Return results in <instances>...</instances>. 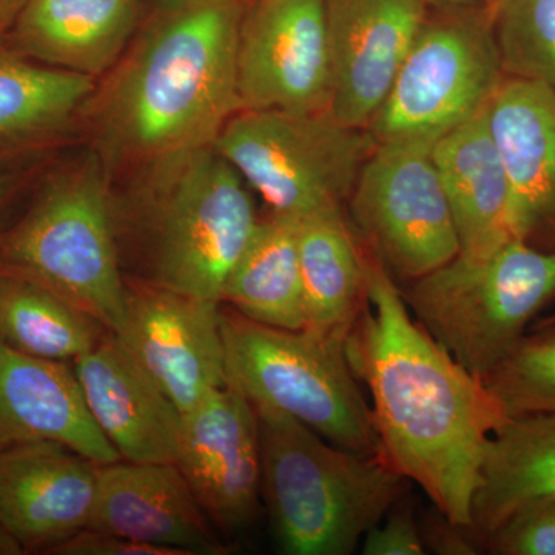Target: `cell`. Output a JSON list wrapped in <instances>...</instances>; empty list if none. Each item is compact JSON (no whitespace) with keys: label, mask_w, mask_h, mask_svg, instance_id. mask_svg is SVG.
<instances>
[{"label":"cell","mask_w":555,"mask_h":555,"mask_svg":"<svg viewBox=\"0 0 555 555\" xmlns=\"http://www.w3.org/2000/svg\"><path fill=\"white\" fill-rule=\"evenodd\" d=\"M364 276L347 353L371 390L382 454L441 516L470 529L486 444L507 415L485 383L415 323L396 280L369 251Z\"/></svg>","instance_id":"obj_1"},{"label":"cell","mask_w":555,"mask_h":555,"mask_svg":"<svg viewBox=\"0 0 555 555\" xmlns=\"http://www.w3.org/2000/svg\"><path fill=\"white\" fill-rule=\"evenodd\" d=\"M251 2L156 0L96 101L108 156L159 175L215 144L241 109L240 35Z\"/></svg>","instance_id":"obj_2"},{"label":"cell","mask_w":555,"mask_h":555,"mask_svg":"<svg viewBox=\"0 0 555 555\" xmlns=\"http://www.w3.org/2000/svg\"><path fill=\"white\" fill-rule=\"evenodd\" d=\"M156 177L126 217L115 214L116 238L137 244L139 278L131 284L221 305L259 222L246 181L214 145Z\"/></svg>","instance_id":"obj_3"},{"label":"cell","mask_w":555,"mask_h":555,"mask_svg":"<svg viewBox=\"0 0 555 555\" xmlns=\"http://www.w3.org/2000/svg\"><path fill=\"white\" fill-rule=\"evenodd\" d=\"M261 496L281 553L349 555L403 495L406 478L383 454H358L292 418L255 409Z\"/></svg>","instance_id":"obj_4"},{"label":"cell","mask_w":555,"mask_h":555,"mask_svg":"<svg viewBox=\"0 0 555 555\" xmlns=\"http://www.w3.org/2000/svg\"><path fill=\"white\" fill-rule=\"evenodd\" d=\"M221 327L229 383L251 406L292 416L347 451L382 454L349 334L266 326L222 305Z\"/></svg>","instance_id":"obj_5"},{"label":"cell","mask_w":555,"mask_h":555,"mask_svg":"<svg viewBox=\"0 0 555 555\" xmlns=\"http://www.w3.org/2000/svg\"><path fill=\"white\" fill-rule=\"evenodd\" d=\"M0 269L68 299L116 334L127 313L115 203L96 163L51 179L0 235Z\"/></svg>","instance_id":"obj_6"},{"label":"cell","mask_w":555,"mask_h":555,"mask_svg":"<svg viewBox=\"0 0 555 555\" xmlns=\"http://www.w3.org/2000/svg\"><path fill=\"white\" fill-rule=\"evenodd\" d=\"M401 295L430 337L485 382L555 298V250L514 238L483 257L459 254Z\"/></svg>","instance_id":"obj_7"},{"label":"cell","mask_w":555,"mask_h":555,"mask_svg":"<svg viewBox=\"0 0 555 555\" xmlns=\"http://www.w3.org/2000/svg\"><path fill=\"white\" fill-rule=\"evenodd\" d=\"M375 145L367 130L343 126L328 113L241 109L214 147L272 215L299 222L345 211Z\"/></svg>","instance_id":"obj_8"},{"label":"cell","mask_w":555,"mask_h":555,"mask_svg":"<svg viewBox=\"0 0 555 555\" xmlns=\"http://www.w3.org/2000/svg\"><path fill=\"white\" fill-rule=\"evenodd\" d=\"M505 79L489 3L430 7L367 131L436 142L485 113Z\"/></svg>","instance_id":"obj_9"},{"label":"cell","mask_w":555,"mask_h":555,"mask_svg":"<svg viewBox=\"0 0 555 555\" xmlns=\"http://www.w3.org/2000/svg\"><path fill=\"white\" fill-rule=\"evenodd\" d=\"M434 142H377L358 175L349 207L369 254L393 280L415 281L460 254Z\"/></svg>","instance_id":"obj_10"},{"label":"cell","mask_w":555,"mask_h":555,"mask_svg":"<svg viewBox=\"0 0 555 555\" xmlns=\"http://www.w3.org/2000/svg\"><path fill=\"white\" fill-rule=\"evenodd\" d=\"M238 96L241 109L328 113L326 0L251 2L240 35Z\"/></svg>","instance_id":"obj_11"},{"label":"cell","mask_w":555,"mask_h":555,"mask_svg":"<svg viewBox=\"0 0 555 555\" xmlns=\"http://www.w3.org/2000/svg\"><path fill=\"white\" fill-rule=\"evenodd\" d=\"M115 335L182 415L229 385L219 302L127 283Z\"/></svg>","instance_id":"obj_12"},{"label":"cell","mask_w":555,"mask_h":555,"mask_svg":"<svg viewBox=\"0 0 555 555\" xmlns=\"http://www.w3.org/2000/svg\"><path fill=\"white\" fill-rule=\"evenodd\" d=\"M177 465L211 524L235 532L254 524L261 502L258 414L235 386L182 415Z\"/></svg>","instance_id":"obj_13"},{"label":"cell","mask_w":555,"mask_h":555,"mask_svg":"<svg viewBox=\"0 0 555 555\" xmlns=\"http://www.w3.org/2000/svg\"><path fill=\"white\" fill-rule=\"evenodd\" d=\"M429 9L425 0H326L332 118L367 130Z\"/></svg>","instance_id":"obj_14"},{"label":"cell","mask_w":555,"mask_h":555,"mask_svg":"<svg viewBox=\"0 0 555 555\" xmlns=\"http://www.w3.org/2000/svg\"><path fill=\"white\" fill-rule=\"evenodd\" d=\"M100 466L56 441L0 448V526L24 554H49L89 528Z\"/></svg>","instance_id":"obj_15"},{"label":"cell","mask_w":555,"mask_h":555,"mask_svg":"<svg viewBox=\"0 0 555 555\" xmlns=\"http://www.w3.org/2000/svg\"><path fill=\"white\" fill-rule=\"evenodd\" d=\"M163 546L177 555L229 550L177 463L119 462L100 466L89 528Z\"/></svg>","instance_id":"obj_16"},{"label":"cell","mask_w":555,"mask_h":555,"mask_svg":"<svg viewBox=\"0 0 555 555\" xmlns=\"http://www.w3.org/2000/svg\"><path fill=\"white\" fill-rule=\"evenodd\" d=\"M73 367L94 422L120 460L177 463L182 414L113 332Z\"/></svg>","instance_id":"obj_17"},{"label":"cell","mask_w":555,"mask_h":555,"mask_svg":"<svg viewBox=\"0 0 555 555\" xmlns=\"http://www.w3.org/2000/svg\"><path fill=\"white\" fill-rule=\"evenodd\" d=\"M489 129L509 177L518 240L555 250V93L506 78L488 107Z\"/></svg>","instance_id":"obj_18"},{"label":"cell","mask_w":555,"mask_h":555,"mask_svg":"<svg viewBox=\"0 0 555 555\" xmlns=\"http://www.w3.org/2000/svg\"><path fill=\"white\" fill-rule=\"evenodd\" d=\"M27 441H56L101 466L120 460L87 406L73 363L0 341V448Z\"/></svg>","instance_id":"obj_19"},{"label":"cell","mask_w":555,"mask_h":555,"mask_svg":"<svg viewBox=\"0 0 555 555\" xmlns=\"http://www.w3.org/2000/svg\"><path fill=\"white\" fill-rule=\"evenodd\" d=\"M460 241V255L483 257L517 238L509 177L489 129L488 109L433 145Z\"/></svg>","instance_id":"obj_20"},{"label":"cell","mask_w":555,"mask_h":555,"mask_svg":"<svg viewBox=\"0 0 555 555\" xmlns=\"http://www.w3.org/2000/svg\"><path fill=\"white\" fill-rule=\"evenodd\" d=\"M138 17L139 0H28L16 38L36 60L94 79L118 64Z\"/></svg>","instance_id":"obj_21"},{"label":"cell","mask_w":555,"mask_h":555,"mask_svg":"<svg viewBox=\"0 0 555 555\" xmlns=\"http://www.w3.org/2000/svg\"><path fill=\"white\" fill-rule=\"evenodd\" d=\"M537 499H555V414L507 416L486 444L470 531L486 539Z\"/></svg>","instance_id":"obj_22"},{"label":"cell","mask_w":555,"mask_h":555,"mask_svg":"<svg viewBox=\"0 0 555 555\" xmlns=\"http://www.w3.org/2000/svg\"><path fill=\"white\" fill-rule=\"evenodd\" d=\"M221 305L266 326L299 331L308 326L298 254V221L270 215L222 287Z\"/></svg>","instance_id":"obj_23"},{"label":"cell","mask_w":555,"mask_h":555,"mask_svg":"<svg viewBox=\"0 0 555 555\" xmlns=\"http://www.w3.org/2000/svg\"><path fill=\"white\" fill-rule=\"evenodd\" d=\"M299 270L308 326L350 334L364 305V250L345 211L298 222Z\"/></svg>","instance_id":"obj_24"},{"label":"cell","mask_w":555,"mask_h":555,"mask_svg":"<svg viewBox=\"0 0 555 555\" xmlns=\"http://www.w3.org/2000/svg\"><path fill=\"white\" fill-rule=\"evenodd\" d=\"M108 334L100 320L50 288L3 273L0 287L3 345L43 360L73 363Z\"/></svg>","instance_id":"obj_25"},{"label":"cell","mask_w":555,"mask_h":555,"mask_svg":"<svg viewBox=\"0 0 555 555\" xmlns=\"http://www.w3.org/2000/svg\"><path fill=\"white\" fill-rule=\"evenodd\" d=\"M94 90L89 76L0 53V147L62 129Z\"/></svg>","instance_id":"obj_26"},{"label":"cell","mask_w":555,"mask_h":555,"mask_svg":"<svg viewBox=\"0 0 555 555\" xmlns=\"http://www.w3.org/2000/svg\"><path fill=\"white\" fill-rule=\"evenodd\" d=\"M489 9L506 78L555 93V0H494Z\"/></svg>","instance_id":"obj_27"},{"label":"cell","mask_w":555,"mask_h":555,"mask_svg":"<svg viewBox=\"0 0 555 555\" xmlns=\"http://www.w3.org/2000/svg\"><path fill=\"white\" fill-rule=\"evenodd\" d=\"M483 383L507 416L555 414V326L528 332Z\"/></svg>","instance_id":"obj_28"},{"label":"cell","mask_w":555,"mask_h":555,"mask_svg":"<svg viewBox=\"0 0 555 555\" xmlns=\"http://www.w3.org/2000/svg\"><path fill=\"white\" fill-rule=\"evenodd\" d=\"M485 540L492 554L555 555V499L518 507Z\"/></svg>","instance_id":"obj_29"},{"label":"cell","mask_w":555,"mask_h":555,"mask_svg":"<svg viewBox=\"0 0 555 555\" xmlns=\"http://www.w3.org/2000/svg\"><path fill=\"white\" fill-rule=\"evenodd\" d=\"M400 499L385 518L364 535L361 553L364 555H423L426 554L420 526L411 507Z\"/></svg>","instance_id":"obj_30"},{"label":"cell","mask_w":555,"mask_h":555,"mask_svg":"<svg viewBox=\"0 0 555 555\" xmlns=\"http://www.w3.org/2000/svg\"><path fill=\"white\" fill-rule=\"evenodd\" d=\"M50 555H177L167 547L149 545L108 532L83 529L54 546Z\"/></svg>","instance_id":"obj_31"},{"label":"cell","mask_w":555,"mask_h":555,"mask_svg":"<svg viewBox=\"0 0 555 555\" xmlns=\"http://www.w3.org/2000/svg\"><path fill=\"white\" fill-rule=\"evenodd\" d=\"M462 526L452 525L447 520V524L429 526L423 540L426 543H433L434 550L440 554H476L474 546L466 542L465 537L460 534L459 529Z\"/></svg>","instance_id":"obj_32"},{"label":"cell","mask_w":555,"mask_h":555,"mask_svg":"<svg viewBox=\"0 0 555 555\" xmlns=\"http://www.w3.org/2000/svg\"><path fill=\"white\" fill-rule=\"evenodd\" d=\"M17 181L11 175H0V208L5 206L7 201L16 192Z\"/></svg>","instance_id":"obj_33"},{"label":"cell","mask_w":555,"mask_h":555,"mask_svg":"<svg viewBox=\"0 0 555 555\" xmlns=\"http://www.w3.org/2000/svg\"><path fill=\"white\" fill-rule=\"evenodd\" d=\"M0 555H24L13 537L0 526Z\"/></svg>","instance_id":"obj_34"},{"label":"cell","mask_w":555,"mask_h":555,"mask_svg":"<svg viewBox=\"0 0 555 555\" xmlns=\"http://www.w3.org/2000/svg\"><path fill=\"white\" fill-rule=\"evenodd\" d=\"M430 7L437 5H470V3H491L494 0H425Z\"/></svg>","instance_id":"obj_35"},{"label":"cell","mask_w":555,"mask_h":555,"mask_svg":"<svg viewBox=\"0 0 555 555\" xmlns=\"http://www.w3.org/2000/svg\"><path fill=\"white\" fill-rule=\"evenodd\" d=\"M546 326H555V312L551 313L545 318H539V320L534 321L532 327H546Z\"/></svg>","instance_id":"obj_36"},{"label":"cell","mask_w":555,"mask_h":555,"mask_svg":"<svg viewBox=\"0 0 555 555\" xmlns=\"http://www.w3.org/2000/svg\"><path fill=\"white\" fill-rule=\"evenodd\" d=\"M2 280H3V272H2V269H0V287H2Z\"/></svg>","instance_id":"obj_37"}]
</instances>
